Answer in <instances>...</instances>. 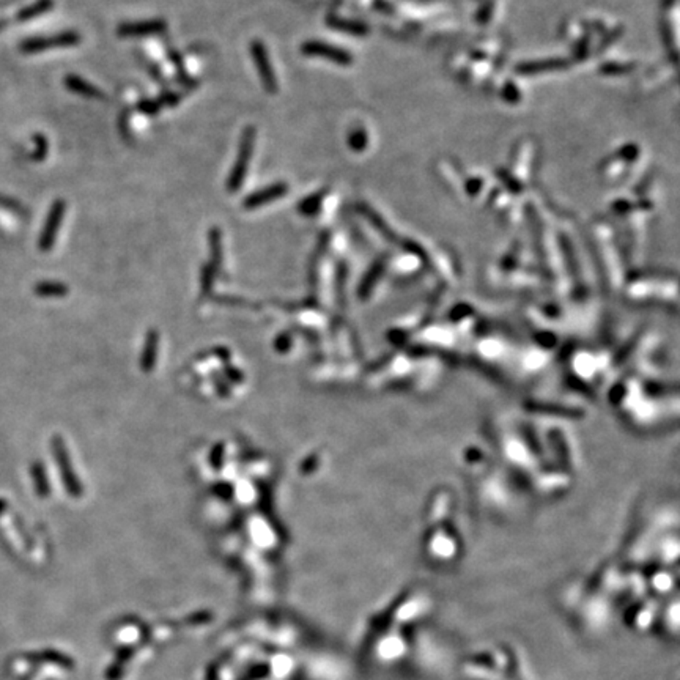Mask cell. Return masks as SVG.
<instances>
[{
    "instance_id": "1",
    "label": "cell",
    "mask_w": 680,
    "mask_h": 680,
    "mask_svg": "<svg viewBox=\"0 0 680 680\" xmlns=\"http://www.w3.org/2000/svg\"><path fill=\"white\" fill-rule=\"evenodd\" d=\"M50 444H53L55 462H57V464H59L62 482L65 484L66 491L70 493L71 496H76V498L81 496L82 495V485H81V482L77 480V475L73 473L70 455H68V451H66V446L64 443V440H62L60 436H54L53 443Z\"/></svg>"
},
{
    "instance_id": "2",
    "label": "cell",
    "mask_w": 680,
    "mask_h": 680,
    "mask_svg": "<svg viewBox=\"0 0 680 680\" xmlns=\"http://www.w3.org/2000/svg\"><path fill=\"white\" fill-rule=\"evenodd\" d=\"M79 43V35L75 32H65L59 33V35L54 37H44V38H32L27 39L21 44V50L27 54H35V53H44L49 48H65V46H75Z\"/></svg>"
},
{
    "instance_id": "3",
    "label": "cell",
    "mask_w": 680,
    "mask_h": 680,
    "mask_svg": "<svg viewBox=\"0 0 680 680\" xmlns=\"http://www.w3.org/2000/svg\"><path fill=\"white\" fill-rule=\"evenodd\" d=\"M65 208H66V203L64 200H55L53 208L49 209V216L46 219V224H44L41 236H39V249H41L43 252L49 251V249L54 246L55 236L59 234L60 223L65 216Z\"/></svg>"
},
{
    "instance_id": "4",
    "label": "cell",
    "mask_w": 680,
    "mask_h": 680,
    "mask_svg": "<svg viewBox=\"0 0 680 680\" xmlns=\"http://www.w3.org/2000/svg\"><path fill=\"white\" fill-rule=\"evenodd\" d=\"M254 149V129L249 128L247 131L243 135L241 147H240V156H238V161L235 164V169L232 170L230 181H229V189L236 191L238 186H241L243 180H245L246 170H247V161L251 158V151Z\"/></svg>"
},
{
    "instance_id": "5",
    "label": "cell",
    "mask_w": 680,
    "mask_h": 680,
    "mask_svg": "<svg viewBox=\"0 0 680 680\" xmlns=\"http://www.w3.org/2000/svg\"><path fill=\"white\" fill-rule=\"evenodd\" d=\"M303 50L305 54H310V55L325 57V59H330L332 62H336V64H339V65H350L351 64V57L347 53H343L342 49L328 46V44H323L319 41L305 43L303 46Z\"/></svg>"
},
{
    "instance_id": "6",
    "label": "cell",
    "mask_w": 680,
    "mask_h": 680,
    "mask_svg": "<svg viewBox=\"0 0 680 680\" xmlns=\"http://www.w3.org/2000/svg\"><path fill=\"white\" fill-rule=\"evenodd\" d=\"M285 192H287V186L282 185V183L270 186V188H266L263 191L255 192V194L249 196L245 202V207L246 208L262 207V205H265V203H270L271 200H274V198L282 197L283 194H285Z\"/></svg>"
},
{
    "instance_id": "7",
    "label": "cell",
    "mask_w": 680,
    "mask_h": 680,
    "mask_svg": "<svg viewBox=\"0 0 680 680\" xmlns=\"http://www.w3.org/2000/svg\"><path fill=\"white\" fill-rule=\"evenodd\" d=\"M252 54L255 57V60H257L258 71H260V75H262V79H263L265 85H266V87H268L270 92H274V90H276L274 76H273V71H271V68L268 65L270 64L268 57H266V53H265V49H263L262 44L255 43L254 48H252Z\"/></svg>"
},
{
    "instance_id": "8",
    "label": "cell",
    "mask_w": 680,
    "mask_h": 680,
    "mask_svg": "<svg viewBox=\"0 0 680 680\" xmlns=\"http://www.w3.org/2000/svg\"><path fill=\"white\" fill-rule=\"evenodd\" d=\"M164 28L162 22H140V24H123L118 28V33L123 37H138L147 33H156Z\"/></svg>"
},
{
    "instance_id": "9",
    "label": "cell",
    "mask_w": 680,
    "mask_h": 680,
    "mask_svg": "<svg viewBox=\"0 0 680 680\" xmlns=\"http://www.w3.org/2000/svg\"><path fill=\"white\" fill-rule=\"evenodd\" d=\"M65 84L71 92L79 93L82 96H90V98H101V96H103V93H101L98 88L93 87L92 84L84 81V79H81L79 76H73V75L68 76L65 79Z\"/></svg>"
},
{
    "instance_id": "10",
    "label": "cell",
    "mask_w": 680,
    "mask_h": 680,
    "mask_svg": "<svg viewBox=\"0 0 680 680\" xmlns=\"http://www.w3.org/2000/svg\"><path fill=\"white\" fill-rule=\"evenodd\" d=\"M32 478H33V485H35L37 495L39 498H48L50 489H49L46 469H44V464L41 462H35L32 464Z\"/></svg>"
},
{
    "instance_id": "11",
    "label": "cell",
    "mask_w": 680,
    "mask_h": 680,
    "mask_svg": "<svg viewBox=\"0 0 680 680\" xmlns=\"http://www.w3.org/2000/svg\"><path fill=\"white\" fill-rule=\"evenodd\" d=\"M35 293L38 296H43V298H50V296L55 298L66 294L68 288L60 282H41L35 285Z\"/></svg>"
},
{
    "instance_id": "12",
    "label": "cell",
    "mask_w": 680,
    "mask_h": 680,
    "mask_svg": "<svg viewBox=\"0 0 680 680\" xmlns=\"http://www.w3.org/2000/svg\"><path fill=\"white\" fill-rule=\"evenodd\" d=\"M50 7H53V2H50V0H39V2H37L35 5H33V7L27 8L24 11H21V13H19V19L24 21V19L35 18V16L41 15L43 11H46Z\"/></svg>"
},
{
    "instance_id": "13",
    "label": "cell",
    "mask_w": 680,
    "mask_h": 680,
    "mask_svg": "<svg viewBox=\"0 0 680 680\" xmlns=\"http://www.w3.org/2000/svg\"><path fill=\"white\" fill-rule=\"evenodd\" d=\"M366 142H367L366 140V134H364V131H361V129H359V131H355L353 134L350 135V145L353 147L355 150H362V149H364Z\"/></svg>"
},
{
    "instance_id": "14",
    "label": "cell",
    "mask_w": 680,
    "mask_h": 680,
    "mask_svg": "<svg viewBox=\"0 0 680 680\" xmlns=\"http://www.w3.org/2000/svg\"><path fill=\"white\" fill-rule=\"evenodd\" d=\"M319 198H320V196H317V197L314 196V197H310L309 200H305L303 203V205H301V211H304V213H314L315 209L319 208V205H320Z\"/></svg>"
},
{
    "instance_id": "15",
    "label": "cell",
    "mask_w": 680,
    "mask_h": 680,
    "mask_svg": "<svg viewBox=\"0 0 680 680\" xmlns=\"http://www.w3.org/2000/svg\"><path fill=\"white\" fill-rule=\"evenodd\" d=\"M5 509H7V502H5L3 500H0V513H3Z\"/></svg>"
},
{
    "instance_id": "16",
    "label": "cell",
    "mask_w": 680,
    "mask_h": 680,
    "mask_svg": "<svg viewBox=\"0 0 680 680\" xmlns=\"http://www.w3.org/2000/svg\"><path fill=\"white\" fill-rule=\"evenodd\" d=\"M2 26H3V22H2V24H0V27H2Z\"/></svg>"
}]
</instances>
